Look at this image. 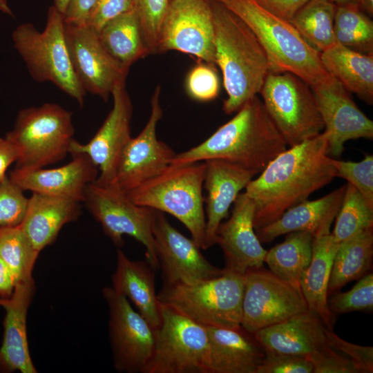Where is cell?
<instances>
[{"instance_id": "1", "label": "cell", "mask_w": 373, "mask_h": 373, "mask_svg": "<svg viewBox=\"0 0 373 373\" xmlns=\"http://www.w3.org/2000/svg\"><path fill=\"white\" fill-rule=\"evenodd\" d=\"M329 133L287 148L245 187L255 205V231L276 220L291 207L307 200L336 178L328 155Z\"/></svg>"}, {"instance_id": "2", "label": "cell", "mask_w": 373, "mask_h": 373, "mask_svg": "<svg viewBox=\"0 0 373 373\" xmlns=\"http://www.w3.org/2000/svg\"><path fill=\"white\" fill-rule=\"evenodd\" d=\"M287 145L262 101L251 98L227 123L200 144L175 154L171 164L220 159L260 173Z\"/></svg>"}, {"instance_id": "3", "label": "cell", "mask_w": 373, "mask_h": 373, "mask_svg": "<svg viewBox=\"0 0 373 373\" xmlns=\"http://www.w3.org/2000/svg\"><path fill=\"white\" fill-rule=\"evenodd\" d=\"M214 23L215 59L227 98L222 110L237 112L260 94L269 73L265 50L247 23L223 3L210 0Z\"/></svg>"}, {"instance_id": "4", "label": "cell", "mask_w": 373, "mask_h": 373, "mask_svg": "<svg viewBox=\"0 0 373 373\" xmlns=\"http://www.w3.org/2000/svg\"><path fill=\"white\" fill-rule=\"evenodd\" d=\"M243 20L266 52L269 73H291L315 86L332 77L312 47L288 21L259 6L255 0H225L223 3Z\"/></svg>"}, {"instance_id": "5", "label": "cell", "mask_w": 373, "mask_h": 373, "mask_svg": "<svg viewBox=\"0 0 373 373\" xmlns=\"http://www.w3.org/2000/svg\"><path fill=\"white\" fill-rule=\"evenodd\" d=\"M204 162L170 164L163 172L126 193L135 204L166 213L182 222L203 248L206 218L203 182Z\"/></svg>"}, {"instance_id": "6", "label": "cell", "mask_w": 373, "mask_h": 373, "mask_svg": "<svg viewBox=\"0 0 373 373\" xmlns=\"http://www.w3.org/2000/svg\"><path fill=\"white\" fill-rule=\"evenodd\" d=\"M14 47L30 76L38 82H50L83 106L86 91L73 68L65 37L64 15L53 5L48 8L44 30L31 23L12 32Z\"/></svg>"}, {"instance_id": "7", "label": "cell", "mask_w": 373, "mask_h": 373, "mask_svg": "<svg viewBox=\"0 0 373 373\" xmlns=\"http://www.w3.org/2000/svg\"><path fill=\"white\" fill-rule=\"evenodd\" d=\"M222 274L193 284L163 285L160 303L204 327H241L244 274Z\"/></svg>"}, {"instance_id": "8", "label": "cell", "mask_w": 373, "mask_h": 373, "mask_svg": "<svg viewBox=\"0 0 373 373\" xmlns=\"http://www.w3.org/2000/svg\"><path fill=\"white\" fill-rule=\"evenodd\" d=\"M72 113L55 103L21 109L6 138L17 149L16 168L32 170L56 163L74 140Z\"/></svg>"}, {"instance_id": "9", "label": "cell", "mask_w": 373, "mask_h": 373, "mask_svg": "<svg viewBox=\"0 0 373 373\" xmlns=\"http://www.w3.org/2000/svg\"><path fill=\"white\" fill-rule=\"evenodd\" d=\"M260 94L288 147L322 133L324 124L309 85L288 72L269 73Z\"/></svg>"}, {"instance_id": "10", "label": "cell", "mask_w": 373, "mask_h": 373, "mask_svg": "<svg viewBox=\"0 0 373 373\" xmlns=\"http://www.w3.org/2000/svg\"><path fill=\"white\" fill-rule=\"evenodd\" d=\"M161 309L153 352L143 373H209L206 327L168 306L161 304Z\"/></svg>"}, {"instance_id": "11", "label": "cell", "mask_w": 373, "mask_h": 373, "mask_svg": "<svg viewBox=\"0 0 373 373\" xmlns=\"http://www.w3.org/2000/svg\"><path fill=\"white\" fill-rule=\"evenodd\" d=\"M84 202L114 245L121 247L124 235L133 237L145 247L146 261L154 269L158 267L153 236L154 209L135 204L116 184L95 182L86 186Z\"/></svg>"}, {"instance_id": "12", "label": "cell", "mask_w": 373, "mask_h": 373, "mask_svg": "<svg viewBox=\"0 0 373 373\" xmlns=\"http://www.w3.org/2000/svg\"><path fill=\"white\" fill-rule=\"evenodd\" d=\"M241 327L250 333L307 312L300 287L278 277L263 266L244 274Z\"/></svg>"}, {"instance_id": "13", "label": "cell", "mask_w": 373, "mask_h": 373, "mask_svg": "<svg viewBox=\"0 0 373 373\" xmlns=\"http://www.w3.org/2000/svg\"><path fill=\"white\" fill-rule=\"evenodd\" d=\"M108 308V331L115 369L143 373L155 346V329L112 287L102 290Z\"/></svg>"}, {"instance_id": "14", "label": "cell", "mask_w": 373, "mask_h": 373, "mask_svg": "<svg viewBox=\"0 0 373 373\" xmlns=\"http://www.w3.org/2000/svg\"><path fill=\"white\" fill-rule=\"evenodd\" d=\"M214 38L210 0H171L157 52L177 50L215 65Z\"/></svg>"}, {"instance_id": "15", "label": "cell", "mask_w": 373, "mask_h": 373, "mask_svg": "<svg viewBox=\"0 0 373 373\" xmlns=\"http://www.w3.org/2000/svg\"><path fill=\"white\" fill-rule=\"evenodd\" d=\"M65 37L71 64L86 92L107 101L115 86L126 82L128 70L106 50L96 30L65 23Z\"/></svg>"}, {"instance_id": "16", "label": "cell", "mask_w": 373, "mask_h": 373, "mask_svg": "<svg viewBox=\"0 0 373 373\" xmlns=\"http://www.w3.org/2000/svg\"><path fill=\"white\" fill-rule=\"evenodd\" d=\"M161 87L151 99V114L142 131L124 147L117 166L115 184L126 193L163 172L175 155L173 150L157 139L156 128L163 115Z\"/></svg>"}, {"instance_id": "17", "label": "cell", "mask_w": 373, "mask_h": 373, "mask_svg": "<svg viewBox=\"0 0 373 373\" xmlns=\"http://www.w3.org/2000/svg\"><path fill=\"white\" fill-rule=\"evenodd\" d=\"M153 236L164 285L193 284L224 273V269H219L207 260L191 238L181 233L168 221L164 213L156 210Z\"/></svg>"}, {"instance_id": "18", "label": "cell", "mask_w": 373, "mask_h": 373, "mask_svg": "<svg viewBox=\"0 0 373 373\" xmlns=\"http://www.w3.org/2000/svg\"><path fill=\"white\" fill-rule=\"evenodd\" d=\"M113 104L102 125L86 144L73 140L69 153L85 154L97 166L95 181L102 185L115 184V173L121 153L131 138L133 104L126 89V82L117 84L112 91Z\"/></svg>"}, {"instance_id": "19", "label": "cell", "mask_w": 373, "mask_h": 373, "mask_svg": "<svg viewBox=\"0 0 373 373\" xmlns=\"http://www.w3.org/2000/svg\"><path fill=\"white\" fill-rule=\"evenodd\" d=\"M311 88L325 131L329 133L328 155L340 156L350 140L373 138V122L338 81L333 77Z\"/></svg>"}, {"instance_id": "20", "label": "cell", "mask_w": 373, "mask_h": 373, "mask_svg": "<svg viewBox=\"0 0 373 373\" xmlns=\"http://www.w3.org/2000/svg\"><path fill=\"white\" fill-rule=\"evenodd\" d=\"M230 218L217 231L216 244L222 250L225 270L244 274L263 266L267 253L254 226L255 205L247 194L240 193L233 202Z\"/></svg>"}, {"instance_id": "21", "label": "cell", "mask_w": 373, "mask_h": 373, "mask_svg": "<svg viewBox=\"0 0 373 373\" xmlns=\"http://www.w3.org/2000/svg\"><path fill=\"white\" fill-rule=\"evenodd\" d=\"M35 289L32 277L17 283L10 297L0 298V306L6 312L0 346V371L3 372H37L30 356L26 329L28 311Z\"/></svg>"}, {"instance_id": "22", "label": "cell", "mask_w": 373, "mask_h": 373, "mask_svg": "<svg viewBox=\"0 0 373 373\" xmlns=\"http://www.w3.org/2000/svg\"><path fill=\"white\" fill-rule=\"evenodd\" d=\"M73 160L57 168L22 170L15 168L9 178L23 191L84 202L86 186L95 182L99 169L85 154L73 155Z\"/></svg>"}, {"instance_id": "23", "label": "cell", "mask_w": 373, "mask_h": 373, "mask_svg": "<svg viewBox=\"0 0 373 373\" xmlns=\"http://www.w3.org/2000/svg\"><path fill=\"white\" fill-rule=\"evenodd\" d=\"M204 162L203 189L207 195L204 198L206 227L202 249H207L216 244L220 224L228 216L238 194L256 173L223 160L210 159Z\"/></svg>"}, {"instance_id": "24", "label": "cell", "mask_w": 373, "mask_h": 373, "mask_svg": "<svg viewBox=\"0 0 373 373\" xmlns=\"http://www.w3.org/2000/svg\"><path fill=\"white\" fill-rule=\"evenodd\" d=\"M327 329L316 315L307 310L261 329L254 335L267 352L309 359L329 345Z\"/></svg>"}, {"instance_id": "25", "label": "cell", "mask_w": 373, "mask_h": 373, "mask_svg": "<svg viewBox=\"0 0 373 373\" xmlns=\"http://www.w3.org/2000/svg\"><path fill=\"white\" fill-rule=\"evenodd\" d=\"M209 338V373H257L266 351L242 327H206Z\"/></svg>"}, {"instance_id": "26", "label": "cell", "mask_w": 373, "mask_h": 373, "mask_svg": "<svg viewBox=\"0 0 373 373\" xmlns=\"http://www.w3.org/2000/svg\"><path fill=\"white\" fill-rule=\"evenodd\" d=\"M346 184L315 200L303 201L285 211L276 220L256 231L261 243L294 231L317 233L331 231V225L340 209Z\"/></svg>"}, {"instance_id": "27", "label": "cell", "mask_w": 373, "mask_h": 373, "mask_svg": "<svg viewBox=\"0 0 373 373\" xmlns=\"http://www.w3.org/2000/svg\"><path fill=\"white\" fill-rule=\"evenodd\" d=\"M112 284L113 289L131 300L153 329L160 327L161 304L155 291L154 269L147 261L131 260L119 248Z\"/></svg>"}, {"instance_id": "28", "label": "cell", "mask_w": 373, "mask_h": 373, "mask_svg": "<svg viewBox=\"0 0 373 373\" xmlns=\"http://www.w3.org/2000/svg\"><path fill=\"white\" fill-rule=\"evenodd\" d=\"M79 203L61 197L32 193L19 225L39 253L56 239L66 224L78 218L81 213Z\"/></svg>"}, {"instance_id": "29", "label": "cell", "mask_w": 373, "mask_h": 373, "mask_svg": "<svg viewBox=\"0 0 373 373\" xmlns=\"http://www.w3.org/2000/svg\"><path fill=\"white\" fill-rule=\"evenodd\" d=\"M338 245L339 243L333 239L331 231L316 234L312 242L310 263L299 280L308 310L316 315L330 330L335 323V315L328 307L327 288Z\"/></svg>"}, {"instance_id": "30", "label": "cell", "mask_w": 373, "mask_h": 373, "mask_svg": "<svg viewBox=\"0 0 373 373\" xmlns=\"http://www.w3.org/2000/svg\"><path fill=\"white\" fill-rule=\"evenodd\" d=\"M327 73L348 91L373 104V54L352 50L340 43L321 52Z\"/></svg>"}, {"instance_id": "31", "label": "cell", "mask_w": 373, "mask_h": 373, "mask_svg": "<svg viewBox=\"0 0 373 373\" xmlns=\"http://www.w3.org/2000/svg\"><path fill=\"white\" fill-rule=\"evenodd\" d=\"M373 227L339 243L332 267L327 294L366 274L372 267Z\"/></svg>"}, {"instance_id": "32", "label": "cell", "mask_w": 373, "mask_h": 373, "mask_svg": "<svg viewBox=\"0 0 373 373\" xmlns=\"http://www.w3.org/2000/svg\"><path fill=\"white\" fill-rule=\"evenodd\" d=\"M97 33L106 50L127 70L149 54L133 9L108 22Z\"/></svg>"}, {"instance_id": "33", "label": "cell", "mask_w": 373, "mask_h": 373, "mask_svg": "<svg viewBox=\"0 0 373 373\" xmlns=\"http://www.w3.org/2000/svg\"><path fill=\"white\" fill-rule=\"evenodd\" d=\"M314 236L309 231L287 233L283 242L267 251L264 262L274 274L300 287V278L311 261Z\"/></svg>"}, {"instance_id": "34", "label": "cell", "mask_w": 373, "mask_h": 373, "mask_svg": "<svg viewBox=\"0 0 373 373\" xmlns=\"http://www.w3.org/2000/svg\"><path fill=\"white\" fill-rule=\"evenodd\" d=\"M336 6L329 0H308L289 22L312 47L322 52L338 43L334 32Z\"/></svg>"}, {"instance_id": "35", "label": "cell", "mask_w": 373, "mask_h": 373, "mask_svg": "<svg viewBox=\"0 0 373 373\" xmlns=\"http://www.w3.org/2000/svg\"><path fill=\"white\" fill-rule=\"evenodd\" d=\"M39 254L19 224L0 227V258L11 272L15 285L32 277Z\"/></svg>"}, {"instance_id": "36", "label": "cell", "mask_w": 373, "mask_h": 373, "mask_svg": "<svg viewBox=\"0 0 373 373\" xmlns=\"http://www.w3.org/2000/svg\"><path fill=\"white\" fill-rule=\"evenodd\" d=\"M334 32L341 44L359 52L373 54V21L358 6H336Z\"/></svg>"}, {"instance_id": "37", "label": "cell", "mask_w": 373, "mask_h": 373, "mask_svg": "<svg viewBox=\"0 0 373 373\" xmlns=\"http://www.w3.org/2000/svg\"><path fill=\"white\" fill-rule=\"evenodd\" d=\"M335 219L331 235L337 243H341L365 229L373 227V206L369 204L360 192L347 182Z\"/></svg>"}, {"instance_id": "38", "label": "cell", "mask_w": 373, "mask_h": 373, "mask_svg": "<svg viewBox=\"0 0 373 373\" xmlns=\"http://www.w3.org/2000/svg\"><path fill=\"white\" fill-rule=\"evenodd\" d=\"M170 2L171 0H133V10L149 54L157 52L161 29Z\"/></svg>"}, {"instance_id": "39", "label": "cell", "mask_w": 373, "mask_h": 373, "mask_svg": "<svg viewBox=\"0 0 373 373\" xmlns=\"http://www.w3.org/2000/svg\"><path fill=\"white\" fill-rule=\"evenodd\" d=\"M329 310L335 315L356 311L373 309V274L370 272L359 278L345 292H336L329 300Z\"/></svg>"}, {"instance_id": "40", "label": "cell", "mask_w": 373, "mask_h": 373, "mask_svg": "<svg viewBox=\"0 0 373 373\" xmlns=\"http://www.w3.org/2000/svg\"><path fill=\"white\" fill-rule=\"evenodd\" d=\"M336 176L354 186L373 206V156L367 155L360 162L342 161L332 158Z\"/></svg>"}, {"instance_id": "41", "label": "cell", "mask_w": 373, "mask_h": 373, "mask_svg": "<svg viewBox=\"0 0 373 373\" xmlns=\"http://www.w3.org/2000/svg\"><path fill=\"white\" fill-rule=\"evenodd\" d=\"M213 66L200 60L187 74L186 90L192 99L209 102L218 97L220 80Z\"/></svg>"}, {"instance_id": "42", "label": "cell", "mask_w": 373, "mask_h": 373, "mask_svg": "<svg viewBox=\"0 0 373 373\" xmlns=\"http://www.w3.org/2000/svg\"><path fill=\"white\" fill-rule=\"evenodd\" d=\"M28 201L23 190L6 176L0 183V227L20 224Z\"/></svg>"}, {"instance_id": "43", "label": "cell", "mask_w": 373, "mask_h": 373, "mask_svg": "<svg viewBox=\"0 0 373 373\" xmlns=\"http://www.w3.org/2000/svg\"><path fill=\"white\" fill-rule=\"evenodd\" d=\"M326 335L329 345L350 359L359 373L373 372L372 347L347 342L328 329H326Z\"/></svg>"}, {"instance_id": "44", "label": "cell", "mask_w": 373, "mask_h": 373, "mask_svg": "<svg viewBox=\"0 0 373 373\" xmlns=\"http://www.w3.org/2000/svg\"><path fill=\"white\" fill-rule=\"evenodd\" d=\"M266 351V350H265ZM313 365L307 357L266 351V357L257 373H312Z\"/></svg>"}, {"instance_id": "45", "label": "cell", "mask_w": 373, "mask_h": 373, "mask_svg": "<svg viewBox=\"0 0 373 373\" xmlns=\"http://www.w3.org/2000/svg\"><path fill=\"white\" fill-rule=\"evenodd\" d=\"M133 9V0H97L86 24L98 32L108 22Z\"/></svg>"}, {"instance_id": "46", "label": "cell", "mask_w": 373, "mask_h": 373, "mask_svg": "<svg viewBox=\"0 0 373 373\" xmlns=\"http://www.w3.org/2000/svg\"><path fill=\"white\" fill-rule=\"evenodd\" d=\"M312 373H359L354 363L328 345L309 358Z\"/></svg>"}, {"instance_id": "47", "label": "cell", "mask_w": 373, "mask_h": 373, "mask_svg": "<svg viewBox=\"0 0 373 373\" xmlns=\"http://www.w3.org/2000/svg\"><path fill=\"white\" fill-rule=\"evenodd\" d=\"M267 11L284 20L290 21L296 12L308 0H255Z\"/></svg>"}, {"instance_id": "48", "label": "cell", "mask_w": 373, "mask_h": 373, "mask_svg": "<svg viewBox=\"0 0 373 373\" xmlns=\"http://www.w3.org/2000/svg\"><path fill=\"white\" fill-rule=\"evenodd\" d=\"M97 0H70L64 15V22L69 24H86L88 15Z\"/></svg>"}, {"instance_id": "49", "label": "cell", "mask_w": 373, "mask_h": 373, "mask_svg": "<svg viewBox=\"0 0 373 373\" xmlns=\"http://www.w3.org/2000/svg\"><path fill=\"white\" fill-rule=\"evenodd\" d=\"M19 153L16 146L8 139L0 137V183L6 177L8 168L17 162Z\"/></svg>"}, {"instance_id": "50", "label": "cell", "mask_w": 373, "mask_h": 373, "mask_svg": "<svg viewBox=\"0 0 373 373\" xmlns=\"http://www.w3.org/2000/svg\"><path fill=\"white\" fill-rule=\"evenodd\" d=\"M15 286V282L11 272L0 258V298L10 297Z\"/></svg>"}, {"instance_id": "51", "label": "cell", "mask_w": 373, "mask_h": 373, "mask_svg": "<svg viewBox=\"0 0 373 373\" xmlns=\"http://www.w3.org/2000/svg\"><path fill=\"white\" fill-rule=\"evenodd\" d=\"M358 8L369 17L373 15V0H358Z\"/></svg>"}, {"instance_id": "52", "label": "cell", "mask_w": 373, "mask_h": 373, "mask_svg": "<svg viewBox=\"0 0 373 373\" xmlns=\"http://www.w3.org/2000/svg\"><path fill=\"white\" fill-rule=\"evenodd\" d=\"M70 0H53V6L63 15H64L66 7Z\"/></svg>"}, {"instance_id": "53", "label": "cell", "mask_w": 373, "mask_h": 373, "mask_svg": "<svg viewBox=\"0 0 373 373\" xmlns=\"http://www.w3.org/2000/svg\"><path fill=\"white\" fill-rule=\"evenodd\" d=\"M337 6H358V0H329Z\"/></svg>"}, {"instance_id": "54", "label": "cell", "mask_w": 373, "mask_h": 373, "mask_svg": "<svg viewBox=\"0 0 373 373\" xmlns=\"http://www.w3.org/2000/svg\"><path fill=\"white\" fill-rule=\"evenodd\" d=\"M0 11L6 15L13 16L12 11L8 5V0H0Z\"/></svg>"}, {"instance_id": "55", "label": "cell", "mask_w": 373, "mask_h": 373, "mask_svg": "<svg viewBox=\"0 0 373 373\" xmlns=\"http://www.w3.org/2000/svg\"><path fill=\"white\" fill-rule=\"evenodd\" d=\"M214 1H220L222 3H224L225 1V0H214Z\"/></svg>"}]
</instances>
